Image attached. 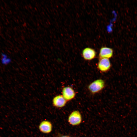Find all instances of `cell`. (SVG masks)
Masks as SVG:
<instances>
[{
	"label": "cell",
	"instance_id": "cell-1",
	"mask_svg": "<svg viewBox=\"0 0 137 137\" xmlns=\"http://www.w3.org/2000/svg\"><path fill=\"white\" fill-rule=\"evenodd\" d=\"M105 85V82L103 80L98 79L91 83L88 85V88L91 93L95 94L103 90Z\"/></svg>",
	"mask_w": 137,
	"mask_h": 137
},
{
	"label": "cell",
	"instance_id": "cell-2",
	"mask_svg": "<svg viewBox=\"0 0 137 137\" xmlns=\"http://www.w3.org/2000/svg\"><path fill=\"white\" fill-rule=\"evenodd\" d=\"M111 64L109 59L103 58L99 59L97 64V67L100 72H105L110 69Z\"/></svg>",
	"mask_w": 137,
	"mask_h": 137
},
{
	"label": "cell",
	"instance_id": "cell-3",
	"mask_svg": "<svg viewBox=\"0 0 137 137\" xmlns=\"http://www.w3.org/2000/svg\"><path fill=\"white\" fill-rule=\"evenodd\" d=\"M82 118L80 112L77 111L72 112L69 115L68 119L70 124L75 126L79 125L81 123Z\"/></svg>",
	"mask_w": 137,
	"mask_h": 137
},
{
	"label": "cell",
	"instance_id": "cell-4",
	"mask_svg": "<svg viewBox=\"0 0 137 137\" xmlns=\"http://www.w3.org/2000/svg\"><path fill=\"white\" fill-rule=\"evenodd\" d=\"M62 95L67 101L73 99L75 96L76 93L74 90L69 86L65 87L62 90Z\"/></svg>",
	"mask_w": 137,
	"mask_h": 137
},
{
	"label": "cell",
	"instance_id": "cell-5",
	"mask_svg": "<svg viewBox=\"0 0 137 137\" xmlns=\"http://www.w3.org/2000/svg\"><path fill=\"white\" fill-rule=\"evenodd\" d=\"M95 50L90 47H86L82 51V57L85 60L90 61L95 58L96 56Z\"/></svg>",
	"mask_w": 137,
	"mask_h": 137
},
{
	"label": "cell",
	"instance_id": "cell-6",
	"mask_svg": "<svg viewBox=\"0 0 137 137\" xmlns=\"http://www.w3.org/2000/svg\"><path fill=\"white\" fill-rule=\"evenodd\" d=\"M113 53V50L112 48L106 47H102L100 50L99 58L109 59L112 56Z\"/></svg>",
	"mask_w": 137,
	"mask_h": 137
},
{
	"label": "cell",
	"instance_id": "cell-7",
	"mask_svg": "<svg viewBox=\"0 0 137 137\" xmlns=\"http://www.w3.org/2000/svg\"><path fill=\"white\" fill-rule=\"evenodd\" d=\"M40 131L44 133H50L52 129V125L51 123L47 121H44L40 124L39 127Z\"/></svg>",
	"mask_w": 137,
	"mask_h": 137
},
{
	"label": "cell",
	"instance_id": "cell-8",
	"mask_svg": "<svg viewBox=\"0 0 137 137\" xmlns=\"http://www.w3.org/2000/svg\"><path fill=\"white\" fill-rule=\"evenodd\" d=\"M67 101L62 95H59L55 97L52 100L53 106L56 108H61L64 107Z\"/></svg>",
	"mask_w": 137,
	"mask_h": 137
},
{
	"label": "cell",
	"instance_id": "cell-9",
	"mask_svg": "<svg viewBox=\"0 0 137 137\" xmlns=\"http://www.w3.org/2000/svg\"><path fill=\"white\" fill-rule=\"evenodd\" d=\"M59 137H72L67 135H62L60 136Z\"/></svg>",
	"mask_w": 137,
	"mask_h": 137
}]
</instances>
